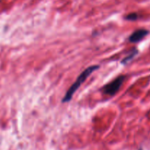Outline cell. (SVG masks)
<instances>
[{
	"label": "cell",
	"mask_w": 150,
	"mask_h": 150,
	"mask_svg": "<svg viewBox=\"0 0 150 150\" xmlns=\"http://www.w3.org/2000/svg\"><path fill=\"white\" fill-rule=\"evenodd\" d=\"M99 67V65H92L87 67L86 69H85V70L79 75V76L78 77V79H76V81L73 83V84L69 88V89L67 90V92H66L64 97L62 98V102L64 103H67L69 102V101L71 100L73 95H74L75 92L78 90V89L80 87L81 85L85 81V80L89 77V75H90L91 73H93V72L95 71L96 70H98Z\"/></svg>",
	"instance_id": "1"
},
{
	"label": "cell",
	"mask_w": 150,
	"mask_h": 150,
	"mask_svg": "<svg viewBox=\"0 0 150 150\" xmlns=\"http://www.w3.org/2000/svg\"><path fill=\"white\" fill-rule=\"evenodd\" d=\"M125 79V76H120L119 77H117V79H114L111 83H108L105 86H103V93L105 94V95H111V96L114 95L120 90L122 84Z\"/></svg>",
	"instance_id": "2"
},
{
	"label": "cell",
	"mask_w": 150,
	"mask_h": 150,
	"mask_svg": "<svg viewBox=\"0 0 150 150\" xmlns=\"http://www.w3.org/2000/svg\"><path fill=\"white\" fill-rule=\"evenodd\" d=\"M148 33H149V31L146 30V29H138V30L135 31V32L130 35V38H129V41H130V42L136 43V42H139V41L142 40V39H144V38L148 35Z\"/></svg>",
	"instance_id": "3"
},
{
	"label": "cell",
	"mask_w": 150,
	"mask_h": 150,
	"mask_svg": "<svg viewBox=\"0 0 150 150\" xmlns=\"http://www.w3.org/2000/svg\"><path fill=\"white\" fill-rule=\"evenodd\" d=\"M138 53H139V51H138V50L136 49V48H134V49L132 50L131 52H130V54H129L128 56L125 57L124 59H123L122 60L121 62L123 64H127V63H128L129 62L131 61V60L133 59L134 58V57H136V55H137Z\"/></svg>",
	"instance_id": "4"
},
{
	"label": "cell",
	"mask_w": 150,
	"mask_h": 150,
	"mask_svg": "<svg viewBox=\"0 0 150 150\" xmlns=\"http://www.w3.org/2000/svg\"><path fill=\"white\" fill-rule=\"evenodd\" d=\"M139 18V16H138L137 13H130L129 15H127V16L125 17L126 20L128 21H136Z\"/></svg>",
	"instance_id": "5"
},
{
	"label": "cell",
	"mask_w": 150,
	"mask_h": 150,
	"mask_svg": "<svg viewBox=\"0 0 150 150\" xmlns=\"http://www.w3.org/2000/svg\"><path fill=\"white\" fill-rule=\"evenodd\" d=\"M140 150H142V149H140Z\"/></svg>",
	"instance_id": "6"
}]
</instances>
